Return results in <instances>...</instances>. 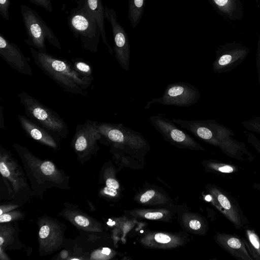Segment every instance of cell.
I'll list each match as a JSON object with an SVG mask.
<instances>
[{"label":"cell","mask_w":260,"mask_h":260,"mask_svg":"<svg viewBox=\"0 0 260 260\" xmlns=\"http://www.w3.org/2000/svg\"><path fill=\"white\" fill-rule=\"evenodd\" d=\"M198 138L218 147L228 157L240 161L251 162L254 156L246 144L234 138V132L214 119L187 120L171 119Z\"/></svg>","instance_id":"1"},{"label":"cell","mask_w":260,"mask_h":260,"mask_svg":"<svg viewBox=\"0 0 260 260\" xmlns=\"http://www.w3.org/2000/svg\"><path fill=\"white\" fill-rule=\"evenodd\" d=\"M13 147L21 158L31 185L32 195L42 198L44 192L51 187L70 188L69 177L53 162L38 157L18 143H14Z\"/></svg>","instance_id":"2"},{"label":"cell","mask_w":260,"mask_h":260,"mask_svg":"<svg viewBox=\"0 0 260 260\" xmlns=\"http://www.w3.org/2000/svg\"><path fill=\"white\" fill-rule=\"evenodd\" d=\"M30 52L36 65L65 92L87 95V89L91 83L82 78L74 70L71 62L32 47Z\"/></svg>","instance_id":"3"},{"label":"cell","mask_w":260,"mask_h":260,"mask_svg":"<svg viewBox=\"0 0 260 260\" xmlns=\"http://www.w3.org/2000/svg\"><path fill=\"white\" fill-rule=\"evenodd\" d=\"M68 23L84 49L92 53L98 51L101 32L86 0L78 1L77 6L72 9L68 17Z\"/></svg>","instance_id":"4"},{"label":"cell","mask_w":260,"mask_h":260,"mask_svg":"<svg viewBox=\"0 0 260 260\" xmlns=\"http://www.w3.org/2000/svg\"><path fill=\"white\" fill-rule=\"evenodd\" d=\"M18 96L24 114L29 119L45 128L59 142L68 137L70 133L68 126L55 111L26 92L18 93Z\"/></svg>","instance_id":"5"},{"label":"cell","mask_w":260,"mask_h":260,"mask_svg":"<svg viewBox=\"0 0 260 260\" xmlns=\"http://www.w3.org/2000/svg\"><path fill=\"white\" fill-rule=\"evenodd\" d=\"M20 10L27 37L24 42L28 45L39 51L47 52V40L59 50L62 49L56 36L37 12L24 5L21 6Z\"/></svg>","instance_id":"6"},{"label":"cell","mask_w":260,"mask_h":260,"mask_svg":"<svg viewBox=\"0 0 260 260\" xmlns=\"http://www.w3.org/2000/svg\"><path fill=\"white\" fill-rule=\"evenodd\" d=\"M0 172L2 176L11 184L14 203L20 205L32 196L24 171L11 152L0 145Z\"/></svg>","instance_id":"7"},{"label":"cell","mask_w":260,"mask_h":260,"mask_svg":"<svg viewBox=\"0 0 260 260\" xmlns=\"http://www.w3.org/2000/svg\"><path fill=\"white\" fill-rule=\"evenodd\" d=\"M101 138L99 141L115 147L141 148L147 147L148 143L141 134L122 124L98 122Z\"/></svg>","instance_id":"8"},{"label":"cell","mask_w":260,"mask_h":260,"mask_svg":"<svg viewBox=\"0 0 260 260\" xmlns=\"http://www.w3.org/2000/svg\"><path fill=\"white\" fill-rule=\"evenodd\" d=\"M101 138L98 122L88 119L77 125L71 146L81 162L96 154L99 149L98 142Z\"/></svg>","instance_id":"9"},{"label":"cell","mask_w":260,"mask_h":260,"mask_svg":"<svg viewBox=\"0 0 260 260\" xmlns=\"http://www.w3.org/2000/svg\"><path fill=\"white\" fill-rule=\"evenodd\" d=\"M199 89L192 84L183 82L170 83L160 98H154L147 102L146 109L154 103L166 106L188 107L196 103L200 99Z\"/></svg>","instance_id":"10"},{"label":"cell","mask_w":260,"mask_h":260,"mask_svg":"<svg viewBox=\"0 0 260 260\" xmlns=\"http://www.w3.org/2000/svg\"><path fill=\"white\" fill-rule=\"evenodd\" d=\"M38 223L40 255L45 256L59 250L64 241V225L47 216L40 217Z\"/></svg>","instance_id":"11"},{"label":"cell","mask_w":260,"mask_h":260,"mask_svg":"<svg viewBox=\"0 0 260 260\" xmlns=\"http://www.w3.org/2000/svg\"><path fill=\"white\" fill-rule=\"evenodd\" d=\"M211 200L215 201L217 208L237 230L244 228L249 223L237 200L228 191L214 187Z\"/></svg>","instance_id":"12"},{"label":"cell","mask_w":260,"mask_h":260,"mask_svg":"<svg viewBox=\"0 0 260 260\" xmlns=\"http://www.w3.org/2000/svg\"><path fill=\"white\" fill-rule=\"evenodd\" d=\"M149 118L154 128L166 141L180 147L202 149L193 137L165 115L157 114Z\"/></svg>","instance_id":"13"},{"label":"cell","mask_w":260,"mask_h":260,"mask_svg":"<svg viewBox=\"0 0 260 260\" xmlns=\"http://www.w3.org/2000/svg\"><path fill=\"white\" fill-rule=\"evenodd\" d=\"M104 16L112 27L115 57L120 66L126 71H128L131 56L128 37L118 22L116 13L113 9L104 7Z\"/></svg>","instance_id":"14"},{"label":"cell","mask_w":260,"mask_h":260,"mask_svg":"<svg viewBox=\"0 0 260 260\" xmlns=\"http://www.w3.org/2000/svg\"><path fill=\"white\" fill-rule=\"evenodd\" d=\"M249 49L243 46L232 44L219 47L212 63V70L217 74L228 72L233 70L247 57Z\"/></svg>","instance_id":"15"},{"label":"cell","mask_w":260,"mask_h":260,"mask_svg":"<svg viewBox=\"0 0 260 260\" xmlns=\"http://www.w3.org/2000/svg\"><path fill=\"white\" fill-rule=\"evenodd\" d=\"M0 56L12 69L18 73L31 76L33 72L27 58L18 46L0 34Z\"/></svg>","instance_id":"16"},{"label":"cell","mask_w":260,"mask_h":260,"mask_svg":"<svg viewBox=\"0 0 260 260\" xmlns=\"http://www.w3.org/2000/svg\"><path fill=\"white\" fill-rule=\"evenodd\" d=\"M18 119L22 129L28 138L55 150L59 149V141L45 128L31 121L26 116L18 115Z\"/></svg>","instance_id":"17"},{"label":"cell","mask_w":260,"mask_h":260,"mask_svg":"<svg viewBox=\"0 0 260 260\" xmlns=\"http://www.w3.org/2000/svg\"><path fill=\"white\" fill-rule=\"evenodd\" d=\"M215 240L223 249L234 258L239 260H253L242 238L239 235L221 233L216 235Z\"/></svg>","instance_id":"18"},{"label":"cell","mask_w":260,"mask_h":260,"mask_svg":"<svg viewBox=\"0 0 260 260\" xmlns=\"http://www.w3.org/2000/svg\"><path fill=\"white\" fill-rule=\"evenodd\" d=\"M61 216L74 225L85 232L101 231L100 224L93 218L75 207H67L61 213Z\"/></svg>","instance_id":"19"},{"label":"cell","mask_w":260,"mask_h":260,"mask_svg":"<svg viewBox=\"0 0 260 260\" xmlns=\"http://www.w3.org/2000/svg\"><path fill=\"white\" fill-rule=\"evenodd\" d=\"M16 228L9 222L1 223L0 248L4 250H12L21 248L22 244L18 238Z\"/></svg>","instance_id":"20"},{"label":"cell","mask_w":260,"mask_h":260,"mask_svg":"<svg viewBox=\"0 0 260 260\" xmlns=\"http://www.w3.org/2000/svg\"><path fill=\"white\" fill-rule=\"evenodd\" d=\"M88 8L95 18L101 32V37L104 44L107 47L109 52L112 54L113 51L109 45L106 35L105 28L104 7L102 0H86Z\"/></svg>","instance_id":"21"},{"label":"cell","mask_w":260,"mask_h":260,"mask_svg":"<svg viewBox=\"0 0 260 260\" xmlns=\"http://www.w3.org/2000/svg\"><path fill=\"white\" fill-rule=\"evenodd\" d=\"M245 237L242 238L246 247L253 260H260V238L253 228H244Z\"/></svg>","instance_id":"22"},{"label":"cell","mask_w":260,"mask_h":260,"mask_svg":"<svg viewBox=\"0 0 260 260\" xmlns=\"http://www.w3.org/2000/svg\"><path fill=\"white\" fill-rule=\"evenodd\" d=\"M145 0H128V18L134 28L139 23L144 10Z\"/></svg>","instance_id":"23"},{"label":"cell","mask_w":260,"mask_h":260,"mask_svg":"<svg viewBox=\"0 0 260 260\" xmlns=\"http://www.w3.org/2000/svg\"><path fill=\"white\" fill-rule=\"evenodd\" d=\"M71 64L82 78L92 83L93 80L92 69L89 62L83 58H76L71 60Z\"/></svg>","instance_id":"24"},{"label":"cell","mask_w":260,"mask_h":260,"mask_svg":"<svg viewBox=\"0 0 260 260\" xmlns=\"http://www.w3.org/2000/svg\"><path fill=\"white\" fill-rule=\"evenodd\" d=\"M220 12L232 17L237 8V0H210Z\"/></svg>","instance_id":"25"},{"label":"cell","mask_w":260,"mask_h":260,"mask_svg":"<svg viewBox=\"0 0 260 260\" xmlns=\"http://www.w3.org/2000/svg\"><path fill=\"white\" fill-rule=\"evenodd\" d=\"M209 165L213 171L223 174H235L239 171V168L233 164L215 161L210 162Z\"/></svg>","instance_id":"26"},{"label":"cell","mask_w":260,"mask_h":260,"mask_svg":"<svg viewBox=\"0 0 260 260\" xmlns=\"http://www.w3.org/2000/svg\"><path fill=\"white\" fill-rule=\"evenodd\" d=\"M241 125L246 130L260 135V116H256L242 121Z\"/></svg>","instance_id":"27"},{"label":"cell","mask_w":260,"mask_h":260,"mask_svg":"<svg viewBox=\"0 0 260 260\" xmlns=\"http://www.w3.org/2000/svg\"><path fill=\"white\" fill-rule=\"evenodd\" d=\"M23 216V213L20 211L13 210L0 215V223L16 221L20 219Z\"/></svg>","instance_id":"28"},{"label":"cell","mask_w":260,"mask_h":260,"mask_svg":"<svg viewBox=\"0 0 260 260\" xmlns=\"http://www.w3.org/2000/svg\"><path fill=\"white\" fill-rule=\"evenodd\" d=\"M243 133L247 142L260 154V140L250 131H244Z\"/></svg>","instance_id":"29"},{"label":"cell","mask_w":260,"mask_h":260,"mask_svg":"<svg viewBox=\"0 0 260 260\" xmlns=\"http://www.w3.org/2000/svg\"><path fill=\"white\" fill-rule=\"evenodd\" d=\"M10 0H0V14L3 19L9 20V9Z\"/></svg>","instance_id":"30"},{"label":"cell","mask_w":260,"mask_h":260,"mask_svg":"<svg viewBox=\"0 0 260 260\" xmlns=\"http://www.w3.org/2000/svg\"><path fill=\"white\" fill-rule=\"evenodd\" d=\"M34 4L41 7L49 12H52L53 7L51 0H29Z\"/></svg>","instance_id":"31"},{"label":"cell","mask_w":260,"mask_h":260,"mask_svg":"<svg viewBox=\"0 0 260 260\" xmlns=\"http://www.w3.org/2000/svg\"><path fill=\"white\" fill-rule=\"evenodd\" d=\"M111 252V250L108 248H103L102 250H97L93 251L90 255V259H101L102 255H108Z\"/></svg>","instance_id":"32"},{"label":"cell","mask_w":260,"mask_h":260,"mask_svg":"<svg viewBox=\"0 0 260 260\" xmlns=\"http://www.w3.org/2000/svg\"><path fill=\"white\" fill-rule=\"evenodd\" d=\"M19 207V205L14 203L12 204L7 205H2L0 206V215L4 213H6L12 210H13Z\"/></svg>","instance_id":"33"},{"label":"cell","mask_w":260,"mask_h":260,"mask_svg":"<svg viewBox=\"0 0 260 260\" xmlns=\"http://www.w3.org/2000/svg\"><path fill=\"white\" fill-rule=\"evenodd\" d=\"M256 68L257 71L258 82L259 86V96L260 99V41L258 42L257 52L256 57Z\"/></svg>","instance_id":"34"},{"label":"cell","mask_w":260,"mask_h":260,"mask_svg":"<svg viewBox=\"0 0 260 260\" xmlns=\"http://www.w3.org/2000/svg\"><path fill=\"white\" fill-rule=\"evenodd\" d=\"M155 240L160 243H167L171 241V238L164 234L157 233L154 236Z\"/></svg>","instance_id":"35"},{"label":"cell","mask_w":260,"mask_h":260,"mask_svg":"<svg viewBox=\"0 0 260 260\" xmlns=\"http://www.w3.org/2000/svg\"><path fill=\"white\" fill-rule=\"evenodd\" d=\"M155 191L153 190L147 191L142 195L140 198V202L145 203L149 201L154 195Z\"/></svg>","instance_id":"36"},{"label":"cell","mask_w":260,"mask_h":260,"mask_svg":"<svg viewBox=\"0 0 260 260\" xmlns=\"http://www.w3.org/2000/svg\"><path fill=\"white\" fill-rule=\"evenodd\" d=\"M163 216L160 212H148L145 214L144 217L148 219H158Z\"/></svg>","instance_id":"37"},{"label":"cell","mask_w":260,"mask_h":260,"mask_svg":"<svg viewBox=\"0 0 260 260\" xmlns=\"http://www.w3.org/2000/svg\"><path fill=\"white\" fill-rule=\"evenodd\" d=\"M106 185L108 187L116 189L119 188V187L118 182L115 179L113 178L107 179L106 181Z\"/></svg>","instance_id":"38"},{"label":"cell","mask_w":260,"mask_h":260,"mask_svg":"<svg viewBox=\"0 0 260 260\" xmlns=\"http://www.w3.org/2000/svg\"><path fill=\"white\" fill-rule=\"evenodd\" d=\"M103 192L105 194L111 197H115L117 194V191L116 189L109 187L107 186L103 189Z\"/></svg>","instance_id":"39"},{"label":"cell","mask_w":260,"mask_h":260,"mask_svg":"<svg viewBox=\"0 0 260 260\" xmlns=\"http://www.w3.org/2000/svg\"><path fill=\"white\" fill-rule=\"evenodd\" d=\"M189 225L190 228L193 230H197L201 228V222L196 219H192L189 221Z\"/></svg>","instance_id":"40"},{"label":"cell","mask_w":260,"mask_h":260,"mask_svg":"<svg viewBox=\"0 0 260 260\" xmlns=\"http://www.w3.org/2000/svg\"><path fill=\"white\" fill-rule=\"evenodd\" d=\"M0 128L1 129H6V126L5 124V120L3 114V110L4 109V107L1 105L0 106Z\"/></svg>","instance_id":"41"},{"label":"cell","mask_w":260,"mask_h":260,"mask_svg":"<svg viewBox=\"0 0 260 260\" xmlns=\"http://www.w3.org/2000/svg\"><path fill=\"white\" fill-rule=\"evenodd\" d=\"M0 257L1 260L9 259L8 255L4 252V250L1 248H0Z\"/></svg>","instance_id":"42"},{"label":"cell","mask_w":260,"mask_h":260,"mask_svg":"<svg viewBox=\"0 0 260 260\" xmlns=\"http://www.w3.org/2000/svg\"><path fill=\"white\" fill-rule=\"evenodd\" d=\"M252 188L255 190L260 191V182L253 183Z\"/></svg>","instance_id":"43"},{"label":"cell","mask_w":260,"mask_h":260,"mask_svg":"<svg viewBox=\"0 0 260 260\" xmlns=\"http://www.w3.org/2000/svg\"><path fill=\"white\" fill-rule=\"evenodd\" d=\"M120 1H123V0H120Z\"/></svg>","instance_id":"44"}]
</instances>
